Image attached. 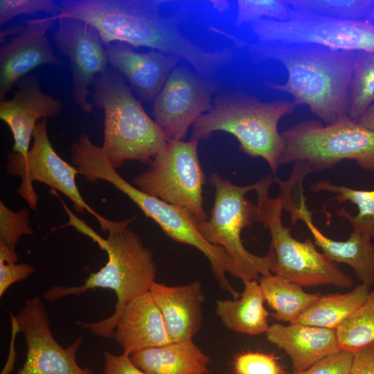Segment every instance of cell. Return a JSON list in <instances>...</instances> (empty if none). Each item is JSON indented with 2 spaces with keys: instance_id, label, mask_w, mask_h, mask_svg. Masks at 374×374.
Returning a JSON list of instances; mask_svg holds the SVG:
<instances>
[{
  "instance_id": "cell-1",
  "label": "cell",
  "mask_w": 374,
  "mask_h": 374,
  "mask_svg": "<svg viewBox=\"0 0 374 374\" xmlns=\"http://www.w3.org/2000/svg\"><path fill=\"white\" fill-rule=\"evenodd\" d=\"M166 1L64 0L57 20L77 19L94 28L106 46L114 42L147 47L183 60L198 74L210 78L236 55L233 46L210 50L190 39L181 26L186 8L168 12Z\"/></svg>"
},
{
  "instance_id": "cell-14",
  "label": "cell",
  "mask_w": 374,
  "mask_h": 374,
  "mask_svg": "<svg viewBox=\"0 0 374 374\" xmlns=\"http://www.w3.org/2000/svg\"><path fill=\"white\" fill-rule=\"evenodd\" d=\"M10 315L12 332L24 335L27 347L26 362L15 374H94L76 362L83 337L62 347L52 334L47 310L39 296L26 299L17 314Z\"/></svg>"
},
{
  "instance_id": "cell-36",
  "label": "cell",
  "mask_w": 374,
  "mask_h": 374,
  "mask_svg": "<svg viewBox=\"0 0 374 374\" xmlns=\"http://www.w3.org/2000/svg\"><path fill=\"white\" fill-rule=\"evenodd\" d=\"M35 271L34 266L0 260V297L14 283L26 280Z\"/></svg>"
},
{
  "instance_id": "cell-37",
  "label": "cell",
  "mask_w": 374,
  "mask_h": 374,
  "mask_svg": "<svg viewBox=\"0 0 374 374\" xmlns=\"http://www.w3.org/2000/svg\"><path fill=\"white\" fill-rule=\"evenodd\" d=\"M103 374H147L132 361L130 355L123 353L117 355L104 352Z\"/></svg>"
},
{
  "instance_id": "cell-25",
  "label": "cell",
  "mask_w": 374,
  "mask_h": 374,
  "mask_svg": "<svg viewBox=\"0 0 374 374\" xmlns=\"http://www.w3.org/2000/svg\"><path fill=\"white\" fill-rule=\"evenodd\" d=\"M258 280L265 301L274 311L271 315L278 321L295 323L320 297V295L308 293L302 286L271 273Z\"/></svg>"
},
{
  "instance_id": "cell-12",
  "label": "cell",
  "mask_w": 374,
  "mask_h": 374,
  "mask_svg": "<svg viewBox=\"0 0 374 374\" xmlns=\"http://www.w3.org/2000/svg\"><path fill=\"white\" fill-rule=\"evenodd\" d=\"M247 27L253 40L262 43L307 44L336 51L374 52V26L366 20L292 15L287 21L262 19Z\"/></svg>"
},
{
  "instance_id": "cell-17",
  "label": "cell",
  "mask_w": 374,
  "mask_h": 374,
  "mask_svg": "<svg viewBox=\"0 0 374 374\" xmlns=\"http://www.w3.org/2000/svg\"><path fill=\"white\" fill-rule=\"evenodd\" d=\"M62 108L60 99L42 91L37 76L22 78L12 98L0 101V118L9 127L14 140L12 152L26 158L37 123L58 115Z\"/></svg>"
},
{
  "instance_id": "cell-15",
  "label": "cell",
  "mask_w": 374,
  "mask_h": 374,
  "mask_svg": "<svg viewBox=\"0 0 374 374\" xmlns=\"http://www.w3.org/2000/svg\"><path fill=\"white\" fill-rule=\"evenodd\" d=\"M53 38L60 53L66 57L72 73V98L84 112H93L89 86L96 78L109 69L106 48L98 32L84 22L69 18L60 19Z\"/></svg>"
},
{
  "instance_id": "cell-4",
  "label": "cell",
  "mask_w": 374,
  "mask_h": 374,
  "mask_svg": "<svg viewBox=\"0 0 374 374\" xmlns=\"http://www.w3.org/2000/svg\"><path fill=\"white\" fill-rule=\"evenodd\" d=\"M296 107L293 101H262L242 92L223 93L193 125L190 139L199 141L208 139L215 132H228L237 139L243 152L265 160L276 176L283 148L278 123Z\"/></svg>"
},
{
  "instance_id": "cell-41",
  "label": "cell",
  "mask_w": 374,
  "mask_h": 374,
  "mask_svg": "<svg viewBox=\"0 0 374 374\" xmlns=\"http://www.w3.org/2000/svg\"><path fill=\"white\" fill-rule=\"evenodd\" d=\"M366 21L374 26V3L371 8Z\"/></svg>"
},
{
  "instance_id": "cell-33",
  "label": "cell",
  "mask_w": 374,
  "mask_h": 374,
  "mask_svg": "<svg viewBox=\"0 0 374 374\" xmlns=\"http://www.w3.org/2000/svg\"><path fill=\"white\" fill-rule=\"evenodd\" d=\"M233 368L236 374H285L277 357L260 352H247L237 355Z\"/></svg>"
},
{
  "instance_id": "cell-39",
  "label": "cell",
  "mask_w": 374,
  "mask_h": 374,
  "mask_svg": "<svg viewBox=\"0 0 374 374\" xmlns=\"http://www.w3.org/2000/svg\"><path fill=\"white\" fill-rule=\"evenodd\" d=\"M357 121L364 127L374 132V103Z\"/></svg>"
},
{
  "instance_id": "cell-28",
  "label": "cell",
  "mask_w": 374,
  "mask_h": 374,
  "mask_svg": "<svg viewBox=\"0 0 374 374\" xmlns=\"http://www.w3.org/2000/svg\"><path fill=\"white\" fill-rule=\"evenodd\" d=\"M335 330L341 350L355 353L374 344V291Z\"/></svg>"
},
{
  "instance_id": "cell-30",
  "label": "cell",
  "mask_w": 374,
  "mask_h": 374,
  "mask_svg": "<svg viewBox=\"0 0 374 374\" xmlns=\"http://www.w3.org/2000/svg\"><path fill=\"white\" fill-rule=\"evenodd\" d=\"M374 103V52H359L351 82L348 117L358 118Z\"/></svg>"
},
{
  "instance_id": "cell-42",
  "label": "cell",
  "mask_w": 374,
  "mask_h": 374,
  "mask_svg": "<svg viewBox=\"0 0 374 374\" xmlns=\"http://www.w3.org/2000/svg\"><path fill=\"white\" fill-rule=\"evenodd\" d=\"M208 374V373H207Z\"/></svg>"
},
{
  "instance_id": "cell-10",
  "label": "cell",
  "mask_w": 374,
  "mask_h": 374,
  "mask_svg": "<svg viewBox=\"0 0 374 374\" xmlns=\"http://www.w3.org/2000/svg\"><path fill=\"white\" fill-rule=\"evenodd\" d=\"M93 177L112 184L125 194L153 220L172 240L194 247L208 260L214 277L220 287L237 299L240 294L230 284L226 274H234L233 264L221 247L206 240L196 227L197 220L186 211L148 195L123 179L110 163L104 160L94 169Z\"/></svg>"
},
{
  "instance_id": "cell-35",
  "label": "cell",
  "mask_w": 374,
  "mask_h": 374,
  "mask_svg": "<svg viewBox=\"0 0 374 374\" xmlns=\"http://www.w3.org/2000/svg\"><path fill=\"white\" fill-rule=\"evenodd\" d=\"M354 353L340 350L317 362L307 369L292 374H350Z\"/></svg>"
},
{
  "instance_id": "cell-19",
  "label": "cell",
  "mask_w": 374,
  "mask_h": 374,
  "mask_svg": "<svg viewBox=\"0 0 374 374\" xmlns=\"http://www.w3.org/2000/svg\"><path fill=\"white\" fill-rule=\"evenodd\" d=\"M109 64L124 77L139 100H154L181 60L157 50L141 53L120 42L106 46Z\"/></svg>"
},
{
  "instance_id": "cell-22",
  "label": "cell",
  "mask_w": 374,
  "mask_h": 374,
  "mask_svg": "<svg viewBox=\"0 0 374 374\" xmlns=\"http://www.w3.org/2000/svg\"><path fill=\"white\" fill-rule=\"evenodd\" d=\"M267 340L290 357L294 371L305 370L340 350L336 330L301 323H274L266 332Z\"/></svg>"
},
{
  "instance_id": "cell-32",
  "label": "cell",
  "mask_w": 374,
  "mask_h": 374,
  "mask_svg": "<svg viewBox=\"0 0 374 374\" xmlns=\"http://www.w3.org/2000/svg\"><path fill=\"white\" fill-rule=\"evenodd\" d=\"M236 11L234 26L240 28L262 20H289L292 9L283 0H239L235 1Z\"/></svg>"
},
{
  "instance_id": "cell-3",
  "label": "cell",
  "mask_w": 374,
  "mask_h": 374,
  "mask_svg": "<svg viewBox=\"0 0 374 374\" xmlns=\"http://www.w3.org/2000/svg\"><path fill=\"white\" fill-rule=\"evenodd\" d=\"M132 221V218L116 221L107 231V238L95 235L93 240L107 252L108 260L98 271L91 273L82 285L53 286L44 293L46 300L55 301L98 287L114 290L117 301L112 315L98 321H77L78 326L99 337H114L125 306L136 297L150 292L155 282L157 265L154 253L144 244L139 234L129 226Z\"/></svg>"
},
{
  "instance_id": "cell-8",
  "label": "cell",
  "mask_w": 374,
  "mask_h": 374,
  "mask_svg": "<svg viewBox=\"0 0 374 374\" xmlns=\"http://www.w3.org/2000/svg\"><path fill=\"white\" fill-rule=\"evenodd\" d=\"M209 184L215 188V199L211 217L197 222L196 227L204 238L212 244L222 247L231 259L233 277L243 282L258 280L271 273L274 256L269 250L265 256L250 253L243 245L241 232L256 222V204L246 197L255 190L258 182L238 186L213 173Z\"/></svg>"
},
{
  "instance_id": "cell-29",
  "label": "cell",
  "mask_w": 374,
  "mask_h": 374,
  "mask_svg": "<svg viewBox=\"0 0 374 374\" xmlns=\"http://www.w3.org/2000/svg\"><path fill=\"white\" fill-rule=\"evenodd\" d=\"M292 15L340 20H366L374 0H286ZM291 17V16H290Z\"/></svg>"
},
{
  "instance_id": "cell-40",
  "label": "cell",
  "mask_w": 374,
  "mask_h": 374,
  "mask_svg": "<svg viewBox=\"0 0 374 374\" xmlns=\"http://www.w3.org/2000/svg\"><path fill=\"white\" fill-rule=\"evenodd\" d=\"M23 28L24 24H19L11 26L6 29L1 30L0 34L1 43L4 42L8 37L10 38L12 36L17 35L22 30Z\"/></svg>"
},
{
  "instance_id": "cell-34",
  "label": "cell",
  "mask_w": 374,
  "mask_h": 374,
  "mask_svg": "<svg viewBox=\"0 0 374 374\" xmlns=\"http://www.w3.org/2000/svg\"><path fill=\"white\" fill-rule=\"evenodd\" d=\"M40 12L56 16L59 12L58 3L52 0H1L0 26L16 17L33 15Z\"/></svg>"
},
{
  "instance_id": "cell-31",
  "label": "cell",
  "mask_w": 374,
  "mask_h": 374,
  "mask_svg": "<svg viewBox=\"0 0 374 374\" xmlns=\"http://www.w3.org/2000/svg\"><path fill=\"white\" fill-rule=\"evenodd\" d=\"M30 211L22 208L13 211L0 202V260L16 262L18 256L15 248L24 235L33 234L29 226Z\"/></svg>"
},
{
  "instance_id": "cell-2",
  "label": "cell",
  "mask_w": 374,
  "mask_h": 374,
  "mask_svg": "<svg viewBox=\"0 0 374 374\" xmlns=\"http://www.w3.org/2000/svg\"><path fill=\"white\" fill-rule=\"evenodd\" d=\"M211 32L229 39L235 49H244L253 62L281 64L287 78L279 84L265 81L271 89L293 96L296 105H307L325 125L348 117L352 78L358 53L336 51L315 45H280L247 39L233 30L212 26Z\"/></svg>"
},
{
  "instance_id": "cell-26",
  "label": "cell",
  "mask_w": 374,
  "mask_h": 374,
  "mask_svg": "<svg viewBox=\"0 0 374 374\" xmlns=\"http://www.w3.org/2000/svg\"><path fill=\"white\" fill-rule=\"evenodd\" d=\"M370 287L360 283L346 293L320 296L294 323L336 329L367 299Z\"/></svg>"
},
{
  "instance_id": "cell-23",
  "label": "cell",
  "mask_w": 374,
  "mask_h": 374,
  "mask_svg": "<svg viewBox=\"0 0 374 374\" xmlns=\"http://www.w3.org/2000/svg\"><path fill=\"white\" fill-rule=\"evenodd\" d=\"M147 374H207L209 358L193 339L137 351L130 355Z\"/></svg>"
},
{
  "instance_id": "cell-9",
  "label": "cell",
  "mask_w": 374,
  "mask_h": 374,
  "mask_svg": "<svg viewBox=\"0 0 374 374\" xmlns=\"http://www.w3.org/2000/svg\"><path fill=\"white\" fill-rule=\"evenodd\" d=\"M199 141L169 142L147 170L132 181L141 190L188 212L197 221L207 220L203 188L206 176L201 166Z\"/></svg>"
},
{
  "instance_id": "cell-27",
  "label": "cell",
  "mask_w": 374,
  "mask_h": 374,
  "mask_svg": "<svg viewBox=\"0 0 374 374\" xmlns=\"http://www.w3.org/2000/svg\"><path fill=\"white\" fill-rule=\"evenodd\" d=\"M313 192H328L335 194L333 199L338 204L350 202L357 206L358 212L353 215L345 208L337 213L346 219L353 231L368 236L374 243V189L371 190H357L344 185H337L328 179L314 182L310 187Z\"/></svg>"
},
{
  "instance_id": "cell-6",
  "label": "cell",
  "mask_w": 374,
  "mask_h": 374,
  "mask_svg": "<svg viewBox=\"0 0 374 374\" xmlns=\"http://www.w3.org/2000/svg\"><path fill=\"white\" fill-rule=\"evenodd\" d=\"M274 181L275 178L268 175L257 181L255 190L256 222L262 223L271 236L269 249L274 256L271 272L302 287L327 285L341 289L350 287L353 278L319 252L310 238L301 242L292 235L290 228L283 225L282 197L269 195Z\"/></svg>"
},
{
  "instance_id": "cell-20",
  "label": "cell",
  "mask_w": 374,
  "mask_h": 374,
  "mask_svg": "<svg viewBox=\"0 0 374 374\" xmlns=\"http://www.w3.org/2000/svg\"><path fill=\"white\" fill-rule=\"evenodd\" d=\"M150 292L160 310L172 342L193 339L202 323V303L204 300L199 281L168 286L157 283Z\"/></svg>"
},
{
  "instance_id": "cell-38",
  "label": "cell",
  "mask_w": 374,
  "mask_h": 374,
  "mask_svg": "<svg viewBox=\"0 0 374 374\" xmlns=\"http://www.w3.org/2000/svg\"><path fill=\"white\" fill-rule=\"evenodd\" d=\"M350 374H374V344L354 353Z\"/></svg>"
},
{
  "instance_id": "cell-21",
  "label": "cell",
  "mask_w": 374,
  "mask_h": 374,
  "mask_svg": "<svg viewBox=\"0 0 374 374\" xmlns=\"http://www.w3.org/2000/svg\"><path fill=\"white\" fill-rule=\"evenodd\" d=\"M114 337L123 353L129 355L172 343L162 314L150 292L136 297L125 306Z\"/></svg>"
},
{
  "instance_id": "cell-5",
  "label": "cell",
  "mask_w": 374,
  "mask_h": 374,
  "mask_svg": "<svg viewBox=\"0 0 374 374\" xmlns=\"http://www.w3.org/2000/svg\"><path fill=\"white\" fill-rule=\"evenodd\" d=\"M93 85V105L104 112L105 157L116 169L129 160L150 165L168 145L159 127L112 68L98 75Z\"/></svg>"
},
{
  "instance_id": "cell-24",
  "label": "cell",
  "mask_w": 374,
  "mask_h": 374,
  "mask_svg": "<svg viewBox=\"0 0 374 374\" xmlns=\"http://www.w3.org/2000/svg\"><path fill=\"white\" fill-rule=\"evenodd\" d=\"M244 290L233 300H218L216 312L223 325L236 332L250 335L266 333L269 326V312L257 280L244 281Z\"/></svg>"
},
{
  "instance_id": "cell-7",
  "label": "cell",
  "mask_w": 374,
  "mask_h": 374,
  "mask_svg": "<svg viewBox=\"0 0 374 374\" xmlns=\"http://www.w3.org/2000/svg\"><path fill=\"white\" fill-rule=\"evenodd\" d=\"M281 135L280 165L299 163L309 174L349 159L364 170L374 172V132L349 117L331 125L303 121Z\"/></svg>"
},
{
  "instance_id": "cell-13",
  "label": "cell",
  "mask_w": 374,
  "mask_h": 374,
  "mask_svg": "<svg viewBox=\"0 0 374 374\" xmlns=\"http://www.w3.org/2000/svg\"><path fill=\"white\" fill-rule=\"evenodd\" d=\"M217 85L189 65H177L153 100L155 123L167 141H184L189 127L212 107Z\"/></svg>"
},
{
  "instance_id": "cell-18",
  "label": "cell",
  "mask_w": 374,
  "mask_h": 374,
  "mask_svg": "<svg viewBox=\"0 0 374 374\" xmlns=\"http://www.w3.org/2000/svg\"><path fill=\"white\" fill-rule=\"evenodd\" d=\"M281 197L284 209L290 213L292 223L294 224L299 220L303 221L312 233L314 244L331 261L349 265L361 283L369 287L374 285V243L368 236L355 231L345 241L326 236L313 222L302 186L298 199L294 200L289 193Z\"/></svg>"
},
{
  "instance_id": "cell-16",
  "label": "cell",
  "mask_w": 374,
  "mask_h": 374,
  "mask_svg": "<svg viewBox=\"0 0 374 374\" xmlns=\"http://www.w3.org/2000/svg\"><path fill=\"white\" fill-rule=\"evenodd\" d=\"M57 20L55 15L28 19L24 28L3 42L0 47V100L12 91L14 86L33 70L43 65L61 64L47 37Z\"/></svg>"
},
{
  "instance_id": "cell-11",
  "label": "cell",
  "mask_w": 374,
  "mask_h": 374,
  "mask_svg": "<svg viewBox=\"0 0 374 374\" xmlns=\"http://www.w3.org/2000/svg\"><path fill=\"white\" fill-rule=\"evenodd\" d=\"M33 139L32 147L26 158L14 152L8 154L7 173L21 179L17 193L31 209L36 210L38 195L33 188V182H42L53 191L57 190L64 194L71 201L78 213L83 214L87 211L96 219L104 232L108 231L116 221L102 216L84 200L75 180L77 175H80V172L55 151L48 138L46 119L37 123Z\"/></svg>"
}]
</instances>
